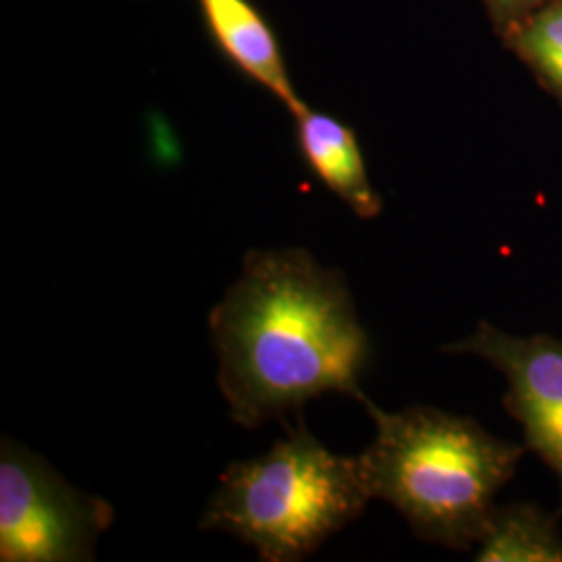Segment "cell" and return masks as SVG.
I'll list each match as a JSON object with an SVG mask.
<instances>
[{
	"instance_id": "6da1fadb",
	"label": "cell",
	"mask_w": 562,
	"mask_h": 562,
	"mask_svg": "<svg viewBox=\"0 0 562 562\" xmlns=\"http://www.w3.org/2000/svg\"><path fill=\"white\" fill-rule=\"evenodd\" d=\"M229 417L259 427L322 394L364 402L371 346L346 278L304 248L250 250L209 315Z\"/></svg>"
},
{
	"instance_id": "7a4b0ae2",
	"label": "cell",
	"mask_w": 562,
	"mask_h": 562,
	"mask_svg": "<svg viewBox=\"0 0 562 562\" xmlns=\"http://www.w3.org/2000/svg\"><path fill=\"white\" fill-rule=\"evenodd\" d=\"M362 404L375 423L359 454L371 498L394 506L425 542L471 550L527 448L434 406L387 413L369 398Z\"/></svg>"
},
{
	"instance_id": "3957f363",
	"label": "cell",
	"mask_w": 562,
	"mask_h": 562,
	"mask_svg": "<svg viewBox=\"0 0 562 562\" xmlns=\"http://www.w3.org/2000/svg\"><path fill=\"white\" fill-rule=\"evenodd\" d=\"M369 501L361 459L331 452L299 419L269 452L223 471L201 529L238 538L262 561L296 562L357 521Z\"/></svg>"
},
{
	"instance_id": "277c9868",
	"label": "cell",
	"mask_w": 562,
	"mask_h": 562,
	"mask_svg": "<svg viewBox=\"0 0 562 562\" xmlns=\"http://www.w3.org/2000/svg\"><path fill=\"white\" fill-rule=\"evenodd\" d=\"M113 519L106 501L74 487L36 452L2 438L0 561H92Z\"/></svg>"
},
{
	"instance_id": "5b68a950",
	"label": "cell",
	"mask_w": 562,
	"mask_h": 562,
	"mask_svg": "<svg viewBox=\"0 0 562 562\" xmlns=\"http://www.w3.org/2000/svg\"><path fill=\"white\" fill-rule=\"evenodd\" d=\"M448 355H473L506 380L504 408L522 429V446L554 473L562 504V340L515 336L492 323L442 346Z\"/></svg>"
},
{
	"instance_id": "8992f818",
	"label": "cell",
	"mask_w": 562,
	"mask_h": 562,
	"mask_svg": "<svg viewBox=\"0 0 562 562\" xmlns=\"http://www.w3.org/2000/svg\"><path fill=\"white\" fill-rule=\"evenodd\" d=\"M211 38L246 78L262 86L290 111L306 102L294 90L281 55L280 41L250 0H199Z\"/></svg>"
},
{
	"instance_id": "52a82bcc",
	"label": "cell",
	"mask_w": 562,
	"mask_h": 562,
	"mask_svg": "<svg viewBox=\"0 0 562 562\" xmlns=\"http://www.w3.org/2000/svg\"><path fill=\"white\" fill-rule=\"evenodd\" d=\"M292 117L306 167L357 217L375 220L382 213V196L369 180L357 134L344 121L306 104Z\"/></svg>"
},
{
	"instance_id": "ba28073f",
	"label": "cell",
	"mask_w": 562,
	"mask_h": 562,
	"mask_svg": "<svg viewBox=\"0 0 562 562\" xmlns=\"http://www.w3.org/2000/svg\"><path fill=\"white\" fill-rule=\"evenodd\" d=\"M480 562H562L559 515L536 503L496 506L477 542Z\"/></svg>"
},
{
	"instance_id": "9c48e42d",
	"label": "cell",
	"mask_w": 562,
	"mask_h": 562,
	"mask_svg": "<svg viewBox=\"0 0 562 562\" xmlns=\"http://www.w3.org/2000/svg\"><path fill=\"white\" fill-rule=\"evenodd\" d=\"M517 48L562 101V0L543 7L522 25Z\"/></svg>"
},
{
	"instance_id": "30bf717a",
	"label": "cell",
	"mask_w": 562,
	"mask_h": 562,
	"mask_svg": "<svg viewBox=\"0 0 562 562\" xmlns=\"http://www.w3.org/2000/svg\"><path fill=\"white\" fill-rule=\"evenodd\" d=\"M533 2H538V0H490L492 9H494L498 15L517 13V11H522V9L531 7Z\"/></svg>"
}]
</instances>
